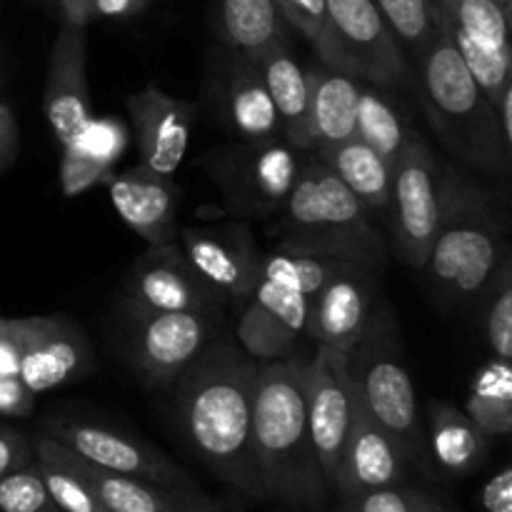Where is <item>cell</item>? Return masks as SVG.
Instances as JSON below:
<instances>
[{"label":"cell","mask_w":512,"mask_h":512,"mask_svg":"<svg viewBox=\"0 0 512 512\" xmlns=\"http://www.w3.org/2000/svg\"><path fill=\"white\" fill-rule=\"evenodd\" d=\"M305 73L310 83V150L328 148L353 138L363 80L330 68L318 58L305 65Z\"/></svg>","instance_id":"23"},{"label":"cell","mask_w":512,"mask_h":512,"mask_svg":"<svg viewBox=\"0 0 512 512\" xmlns=\"http://www.w3.org/2000/svg\"><path fill=\"white\" fill-rule=\"evenodd\" d=\"M215 108L233 140L268 143L283 138V125L265 88L258 60L248 55L225 50L223 68L215 80Z\"/></svg>","instance_id":"20"},{"label":"cell","mask_w":512,"mask_h":512,"mask_svg":"<svg viewBox=\"0 0 512 512\" xmlns=\"http://www.w3.org/2000/svg\"><path fill=\"white\" fill-rule=\"evenodd\" d=\"M213 28L225 50L253 60L275 45L293 43L275 0H213Z\"/></svg>","instance_id":"25"},{"label":"cell","mask_w":512,"mask_h":512,"mask_svg":"<svg viewBox=\"0 0 512 512\" xmlns=\"http://www.w3.org/2000/svg\"><path fill=\"white\" fill-rule=\"evenodd\" d=\"M308 358L258 363L253 393V455L268 500L320 512L328 485L315 458L305 408Z\"/></svg>","instance_id":"2"},{"label":"cell","mask_w":512,"mask_h":512,"mask_svg":"<svg viewBox=\"0 0 512 512\" xmlns=\"http://www.w3.org/2000/svg\"><path fill=\"white\" fill-rule=\"evenodd\" d=\"M433 23V38L413 60V85H418L430 125L465 165L485 173H505L512 145L503 138L493 103L460 60L435 10Z\"/></svg>","instance_id":"4"},{"label":"cell","mask_w":512,"mask_h":512,"mask_svg":"<svg viewBox=\"0 0 512 512\" xmlns=\"http://www.w3.org/2000/svg\"><path fill=\"white\" fill-rule=\"evenodd\" d=\"M405 468H408V460L403 450L375 423L373 415L360 405L355 395L353 423L340 450L330 495L345 498V495L365 493V490L403 485Z\"/></svg>","instance_id":"21"},{"label":"cell","mask_w":512,"mask_h":512,"mask_svg":"<svg viewBox=\"0 0 512 512\" xmlns=\"http://www.w3.org/2000/svg\"><path fill=\"white\" fill-rule=\"evenodd\" d=\"M225 303L228 300L195 273L178 243L148 245V250L130 270L128 288H125L128 313H180V310L223 313Z\"/></svg>","instance_id":"14"},{"label":"cell","mask_w":512,"mask_h":512,"mask_svg":"<svg viewBox=\"0 0 512 512\" xmlns=\"http://www.w3.org/2000/svg\"><path fill=\"white\" fill-rule=\"evenodd\" d=\"M40 433L58 440L78 458L98 465V468L113 470V473L130 475V478L145 480V483L160 485L170 490H190L188 475L165 458L158 448L130 435L125 430L113 428L93 418H78V415H50L40 425Z\"/></svg>","instance_id":"9"},{"label":"cell","mask_w":512,"mask_h":512,"mask_svg":"<svg viewBox=\"0 0 512 512\" xmlns=\"http://www.w3.org/2000/svg\"><path fill=\"white\" fill-rule=\"evenodd\" d=\"M328 15L355 78L383 90L415 83L408 53L373 0H328Z\"/></svg>","instance_id":"12"},{"label":"cell","mask_w":512,"mask_h":512,"mask_svg":"<svg viewBox=\"0 0 512 512\" xmlns=\"http://www.w3.org/2000/svg\"><path fill=\"white\" fill-rule=\"evenodd\" d=\"M480 505L485 512H512V468L503 465L480 490Z\"/></svg>","instance_id":"43"},{"label":"cell","mask_w":512,"mask_h":512,"mask_svg":"<svg viewBox=\"0 0 512 512\" xmlns=\"http://www.w3.org/2000/svg\"><path fill=\"white\" fill-rule=\"evenodd\" d=\"M113 175V163L100 160L75 145H63V160H60V185L65 198H78L93 185L105 183Z\"/></svg>","instance_id":"38"},{"label":"cell","mask_w":512,"mask_h":512,"mask_svg":"<svg viewBox=\"0 0 512 512\" xmlns=\"http://www.w3.org/2000/svg\"><path fill=\"white\" fill-rule=\"evenodd\" d=\"M25 348V320L0 318V375H18Z\"/></svg>","instance_id":"41"},{"label":"cell","mask_w":512,"mask_h":512,"mask_svg":"<svg viewBox=\"0 0 512 512\" xmlns=\"http://www.w3.org/2000/svg\"><path fill=\"white\" fill-rule=\"evenodd\" d=\"M313 298L258 278L253 293L240 303L235 338L255 363H285L313 355L310 343Z\"/></svg>","instance_id":"11"},{"label":"cell","mask_w":512,"mask_h":512,"mask_svg":"<svg viewBox=\"0 0 512 512\" xmlns=\"http://www.w3.org/2000/svg\"><path fill=\"white\" fill-rule=\"evenodd\" d=\"M443 180L445 165L435 158L428 140L413 130L408 145L393 165L388 218L400 258L415 270L425 268L438 230Z\"/></svg>","instance_id":"8"},{"label":"cell","mask_w":512,"mask_h":512,"mask_svg":"<svg viewBox=\"0 0 512 512\" xmlns=\"http://www.w3.org/2000/svg\"><path fill=\"white\" fill-rule=\"evenodd\" d=\"M140 165L173 178L188 153L198 108L158 85H145L125 98Z\"/></svg>","instance_id":"17"},{"label":"cell","mask_w":512,"mask_h":512,"mask_svg":"<svg viewBox=\"0 0 512 512\" xmlns=\"http://www.w3.org/2000/svg\"><path fill=\"white\" fill-rule=\"evenodd\" d=\"M163 512H223V510L190 488V490H180V493L173 498V503H170Z\"/></svg>","instance_id":"47"},{"label":"cell","mask_w":512,"mask_h":512,"mask_svg":"<svg viewBox=\"0 0 512 512\" xmlns=\"http://www.w3.org/2000/svg\"><path fill=\"white\" fill-rule=\"evenodd\" d=\"M73 460L105 512H163L180 493V490L160 488V485L145 483V480L130 478V475L98 468V465L78 458L75 453Z\"/></svg>","instance_id":"31"},{"label":"cell","mask_w":512,"mask_h":512,"mask_svg":"<svg viewBox=\"0 0 512 512\" xmlns=\"http://www.w3.org/2000/svg\"><path fill=\"white\" fill-rule=\"evenodd\" d=\"M35 410V395L18 375H0V415L3 418H30Z\"/></svg>","instance_id":"42"},{"label":"cell","mask_w":512,"mask_h":512,"mask_svg":"<svg viewBox=\"0 0 512 512\" xmlns=\"http://www.w3.org/2000/svg\"><path fill=\"white\" fill-rule=\"evenodd\" d=\"M130 360L148 388H173L185 368L218 338L220 313H128Z\"/></svg>","instance_id":"10"},{"label":"cell","mask_w":512,"mask_h":512,"mask_svg":"<svg viewBox=\"0 0 512 512\" xmlns=\"http://www.w3.org/2000/svg\"><path fill=\"white\" fill-rule=\"evenodd\" d=\"M308 150L295 148L285 138L268 143H233L205 150L198 158L223 198L225 208L238 218H270L288 200Z\"/></svg>","instance_id":"7"},{"label":"cell","mask_w":512,"mask_h":512,"mask_svg":"<svg viewBox=\"0 0 512 512\" xmlns=\"http://www.w3.org/2000/svg\"><path fill=\"white\" fill-rule=\"evenodd\" d=\"M510 255L508 223L493 195L445 165L443 208L423 273L450 308L475 305Z\"/></svg>","instance_id":"3"},{"label":"cell","mask_w":512,"mask_h":512,"mask_svg":"<svg viewBox=\"0 0 512 512\" xmlns=\"http://www.w3.org/2000/svg\"><path fill=\"white\" fill-rule=\"evenodd\" d=\"M33 450L40 478L60 512H105L80 470L75 468L73 453L65 445L38 433L33 435Z\"/></svg>","instance_id":"30"},{"label":"cell","mask_w":512,"mask_h":512,"mask_svg":"<svg viewBox=\"0 0 512 512\" xmlns=\"http://www.w3.org/2000/svg\"><path fill=\"white\" fill-rule=\"evenodd\" d=\"M258 68L265 80L270 100L278 110L283 138L295 148L310 150L308 113H310V83L305 65L295 55L293 43L275 45L258 55Z\"/></svg>","instance_id":"24"},{"label":"cell","mask_w":512,"mask_h":512,"mask_svg":"<svg viewBox=\"0 0 512 512\" xmlns=\"http://www.w3.org/2000/svg\"><path fill=\"white\" fill-rule=\"evenodd\" d=\"M350 375L360 405L398 443L408 463H423L425 435L418 393L403 363L398 323L385 305H375L363 338L350 350Z\"/></svg>","instance_id":"6"},{"label":"cell","mask_w":512,"mask_h":512,"mask_svg":"<svg viewBox=\"0 0 512 512\" xmlns=\"http://www.w3.org/2000/svg\"><path fill=\"white\" fill-rule=\"evenodd\" d=\"M430 458L450 478H465L485 463L490 438L455 405L430 403Z\"/></svg>","instance_id":"26"},{"label":"cell","mask_w":512,"mask_h":512,"mask_svg":"<svg viewBox=\"0 0 512 512\" xmlns=\"http://www.w3.org/2000/svg\"><path fill=\"white\" fill-rule=\"evenodd\" d=\"M318 160H323L340 180L350 188V193L368 208L370 215L388 213L390 185H393V165L375 153L373 148L353 135L338 145L310 150Z\"/></svg>","instance_id":"27"},{"label":"cell","mask_w":512,"mask_h":512,"mask_svg":"<svg viewBox=\"0 0 512 512\" xmlns=\"http://www.w3.org/2000/svg\"><path fill=\"white\" fill-rule=\"evenodd\" d=\"M88 40L85 28H60L48 60V78L43 90V113L60 145L70 143L93 118L88 90Z\"/></svg>","instance_id":"19"},{"label":"cell","mask_w":512,"mask_h":512,"mask_svg":"<svg viewBox=\"0 0 512 512\" xmlns=\"http://www.w3.org/2000/svg\"><path fill=\"white\" fill-rule=\"evenodd\" d=\"M463 413L493 438L512 433V368L510 360L490 358L473 375Z\"/></svg>","instance_id":"29"},{"label":"cell","mask_w":512,"mask_h":512,"mask_svg":"<svg viewBox=\"0 0 512 512\" xmlns=\"http://www.w3.org/2000/svg\"><path fill=\"white\" fill-rule=\"evenodd\" d=\"M413 60L433 38V0H373Z\"/></svg>","instance_id":"36"},{"label":"cell","mask_w":512,"mask_h":512,"mask_svg":"<svg viewBox=\"0 0 512 512\" xmlns=\"http://www.w3.org/2000/svg\"><path fill=\"white\" fill-rule=\"evenodd\" d=\"M375 275L370 265H345L310 303V343L350 353L363 338L375 308Z\"/></svg>","instance_id":"18"},{"label":"cell","mask_w":512,"mask_h":512,"mask_svg":"<svg viewBox=\"0 0 512 512\" xmlns=\"http://www.w3.org/2000/svg\"><path fill=\"white\" fill-rule=\"evenodd\" d=\"M0 512H60L35 460L0 478Z\"/></svg>","instance_id":"37"},{"label":"cell","mask_w":512,"mask_h":512,"mask_svg":"<svg viewBox=\"0 0 512 512\" xmlns=\"http://www.w3.org/2000/svg\"><path fill=\"white\" fill-rule=\"evenodd\" d=\"M15 158H18V123L10 105L0 100V173H5Z\"/></svg>","instance_id":"44"},{"label":"cell","mask_w":512,"mask_h":512,"mask_svg":"<svg viewBox=\"0 0 512 512\" xmlns=\"http://www.w3.org/2000/svg\"><path fill=\"white\" fill-rule=\"evenodd\" d=\"M483 330L485 343L495 358H512V263L510 255L495 270L493 280L485 288L483 298Z\"/></svg>","instance_id":"35"},{"label":"cell","mask_w":512,"mask_h":512,"mask_svg":"<svg viewBox=\"0 0 512 512\" xmlns=\"http://www.w3.org/2000/svg\"><path fill=\"white\" fill-rule=\"evenodd\" d=\"M305 408L315 458L325 485H333L340 450L353 423L355 385L350 375V353L333 348H315L308 365Z\"/></svg>","instance_id":"13"},{"label":"cell","mask_w":512,"mask_h":512,"mask_svg":"<svg viewBox=\"0 0 512 512\" xmlns=\"http://www.w3.org/2000/svg\"><path fill=\"white\" fill-rule=\"evenodd\" d=\"M0 80H3V68H0Z\"/></svg>","instance_id":"49"},{"label":"cell","mask_w":512,"mask_h":512,"mask_svg":"<svg viewBox=\"0 0 512 512\" xmlns=\"http://www.w3.org/2000/svg\"><path fill=\"white\" fill-rule=\"evenodd\" d=\"M445 18L480 48L512 58L510 13L512 0H435Z\"/></svg>","instance_id":"33"},{"label":"cell","mask_w":512,"mask_h":512,"mask_svg":"<svg viewBox=\"0 0 512 512\" xmlns=\"http://www.w3.org/2000/svg\"><path fill=\"white\" fill-rule=\"evenodd\" d=\"M18 378L33 395L75 383L93 370L95 355L88 335L65 315H30Z\"/></svg>","instance_id":"16"},{"label":"cell","mask_w":512,"mask_h":512,"mask_svg":"<svg viewBox=\"0 0 512 512\" xmlns=\"http://www.w3.org/2000/svg\"><path fill=\"white\" fill-rule=\"evenodd\" d=\"M255 373L238 343L215 338L175 380V420L215 478L240 498L265 500L253 455Z\"/></svg>","instance_id":"1"},{"label":"cell","mask_w":512,"mask_h":512,"mask_svg":"<svg viewBox=\"0 0 512 512\" xmlns=\"http://www.w3.org/2000/svg\"><path fill=\"white\" fill-rule=\"evenodd\" d=\"M413 512H450L440 500L433 495L423 493V490H413Z\"/></svg>","instance_id":"48"},{"label":"cell","mask_w":512,"mask_h":512,"mask_svg":"<svg viewBox=\"0 0 512 512\" xmlns=\"http://www.w3.org/2000/svg\"><path fill=\"white\" fill-rule=\"evenodd\" d=\"M280 215L283 243L318 248L373 268L383 260L385 243L373 215L310 150Z\"/></svg>","instance_id":"5"},{"label":"cell","mask_w":512,"mask_h":512,"mask_svg":"<svg viewBox=\"0 0 512 512\" xmlns=\"http://www.w3.org/2000/svg\"><path fill=\"white\" fill-rule=\"evenodd\" d=\"M345 265L355 263L335 253H325V250L305 248V245H293L280 240L273 250L263 253V258H260V278L270 280L275 285H283L288 290H295L300 295H308V298H315L320 288L335 273H340Z\"/></svg>","instance_id":"28"},{"label":"cell","mask_w":512,"mask_h":512,"mask_svg":"<svg viewBox=\"0 0 512 512\" xmlns=\"http://www.w3.org/2000/svg\"><path fill=\"white\" fill-rule=\"evenodd\" d=\"M35 460L33 440L20 430L0 423V478L13 470L25 468Z\"/></svg>","instance_id":"40"},{"label":"cell","mask_w":512,"mask_h":512,"mask_svg":"<svg viewBox=\"0 0 512 512\" xmlns=\"http://www.w3.org/2000/svg\"><path fill=\"white\" fill-rule=\"evenodd\" d=\"M65 25L88 28L93 23V0H55Z\"/></svg>","instance_id":"46"},{"label":"cell","mask_w":512,"mask_h":512,"mask_svg":"<svg viewBox=\"0 0 512 512\" xmlns=\"http://www.w3.org/2000/svg\"><path fill=\"white\" fill-rule=\"evenodd\" d=\"M178 245L195 273L225 300L240 305L253 293L263 253L245 220L225 228H183L178 230Z\"/></svg>","instance_id":"15"},{"label":"cell","mask_w":512,"mask_h":512,"mask_svg":"<svg viewBox=\"0 0 512 512\" xmlns=\"http://www.w3.org/2000/svg\"><path fill=\"white\" fill-rule=\"evenodd\" d=\"M338 512H413V488L390 485V488L345 495L338 498Z\"/></svg>","instance_id":"39"},{"label":"cell","mask_w":512,"mask_h":512,"mask_svg":"<svg viewBox=\"0 0 512 512\" xmlns=\"http://www.w3.org/2000/svg\"><path fill=\"white\" fill-rule=\"evenodd\" d=\"M413 130L405 123L398 105L383 93V88L363 83L358 100V115H355V138L363 140L368 148L383 155L390 165L400 158L408 145Z\"/></svg>","instance_id":"32"},{"label":"cell","mask_w":512,"mask_h":512,"mask_svg":"<svg viewBox=\"0 0 512 512\" xmlns=\"http://www.w3.org/2000/svg\"><path fill=\"white\" fill-rule=\"evenodd\" d=\"M153 0H93V20H125L143 13Z\"/></svg>","instance_id":"45"},{"label":"cell","mask_w":512,"mask_h":512,"mask_svg":"<svg viewBox=\"0 0 512 512\" xmlns=\"http://www.w3.org/2000/svg\"><path fill=\"white\" fill-rule=\"evenodd\" d=\"M275 5L283 13L288 28L295 30L313 48V58L330 68L355 75L348 53L330 25L328 0H275Z\"/></svg>","instance_id":"34"},{"label":"cell","mask_w":512,"mask_h":512,"mask_svg":"<svg viewBox=\"0 0 512 512\" xmlns=\"http://www.w3.org/2000/svg\"><path fill=\"white\" fill-rule=\"evenodd\" d=\"M105 183L115 213L135 235L148 245L178 243L180 188L173 178L135 163Z\"/></svg>","instance_id":"22"}]
</instances>
